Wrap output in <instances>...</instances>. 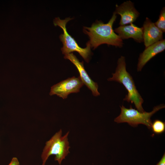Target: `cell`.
I'll return each mask as SVG.
<instances>
[{"mask_svg":"<svg viewBox=\"0 0 165 165\" xmlns=\"http://www.w3.org/2000/svg\"><path fill=\"white\" fill-rule=\"evenodd\" d=\"M116 18V14L114 12L107 23L104 24L102 21H97L90 27H84V32L89 37V42L91 47L95 49L103 44L119 48L123 47V40L113 29V24Z\"/></svg>","mask_w":165,"mask_h":165,"instance_id":"cell-1","label":"cell"},{"mask_svg":"<svg viewBox=\"0 0 165 165\" xmlns=\"http://www.w3.org/2000/svg\"><path fill=\"white\" fill-rule=\"evenodd\" d=\"M126 66L125 58L122 56L117 60L115 73H112V76L108 80L122 84L127 91L123 100L134 103L137 110L144 112L145 111L142 106L143 99L136 88L132 77L127 71Z\"/></svg>","mask_w":165,"mask_h":165,"instance_id":"cell-2","label":"cell"},{"mask_svg":"<svg viewBox=\"0 0 165 165\" xmlns=\"http://www.w3.org/2000/svg\"><path fill=\"white\" fill-rule=\"evenodd\" d=\"M69 133L68 131L62 136V131L60 129L46 142L41 155L42 165H45L49 157L52 155L55 156V160L61 164L62 161L70 153V146L68 138Z\"/></svg>","mask_w":165,"mask_h":165,"instance_id":"cell-3","label":"cell"},{"mask_svg":"<svg viewBox=\"0 0 165 165\" xmlns=\"http://www.w3.org/2000/svg\"><path fill=\"white\" fill-rule=\"evenodd\" d=\"M120 107V113L115 118V122L118 123H127L133 127H136L139 124H143L150 129L152 124L151 117L156 112L164 108L165 105L164 104H160L155 106L150 112H140L133 108L131 105L129 108H126L123 105Z\"/></svg>","mask_w":165,"mask_h":165,"instance_id":"cell-4","label":"cell"},{"mask_svg":"<svg viewBox=\"0 0 165 165\" xmlns=\"http://www.w3.org/2000/svg\"><path fill=\"white\" fill-rule=\"evenodd\" d=\"M71 19L70 18H67L64 20H61L59 17H57L53 21L54 25L59 26L63 31V33L60 36V40L63 44V46L61 49L62 53L65 55L74 51L77 52L87 62H88L91 53L90 44L88 42L86 44V47L82 48L78 45L74 39L69 34L67 30L66 24Z\"/></svg>","mask_w":165,"mask_h":165,"instance_id":"cell-5","label":"cell"},{"mask_svg":"<svg viewBox=\"0 0 165 165\" xmlns=\"http://www.w3.org/2000/svg\"><path fill=\"white\" fill-rule=\"evenodd\" d=\"M83 85L79 76L69 78L52 86L50 94L56 95L65 99L70 94L79 92L80 89Z\"/></svg>","mask_w":165,"mask_h":165,"instance_id":"cell-6","label":"cell"},{"mask_svg":"<svg viewBox=\"0 0 165 165\" xmlns=\"http://www.w3.org/2000/svg\"><path fill=\"white\" fill-rule=\"evenodd\" d=\"M114 12L121 16L119 24L120 26L133 23L140 15L134 3L130 0L124 2L120 5L116 4Z\"/></svg>","mask_w":165,"mask_h":165,"instance_id":"cell-7","label":"cell"},{"mask_svg":"<svg viewBox=\"0 0 165 165\" xmlns=\"http://www.w3.org/2000/svg\"><path fill=\"white\" fill-rule=\"evenodd\" d=\"M64 58L69 60L76 67L81 80L84 84L91 91L92 94L96 97L100 95L98 84L94 82L88 75L84 68L83 62H80L76 57L72 53L64 55Z\"/></svg>","mask_w":165,"mask_h":165,"instance_id":"cell-8","label":"cell"},{"mask_svg":"<svg viewBox=\"0 0 165 165\" xmlns=\"http://www.w3.org/2000/svg\"><path fill=\"white\" fill-rule=\"evenodd\" d=\"M142 28L145 48L163 39V33L149 18H146Z\"/></svg>","mask_w":165,"mask_h":165,"instance_id":"cell-9","label":"cell"},{"mask_svg":"<svg viewBox=\"0 0 165 165\" xmlns=\"http://www.w3.org/2000/svg\"><path fill=\"white\" fill-rule=\"evenodd\" d=\"M165 49V40L158 41L145 48L139 56L137 65V71L140 72L146 64L158 54Z\"/></svg>","mask_w":165,"mask_h":165,"instance_id":"cell-10","label":"cell"},{"mask_svg":"<svg viewBox=\"0 0 165 165\" xmlns=\"http://www.w3.org/2000/svg\"><path fill=\"white\" fill-rule=\"evenodd\" d=\"M114 31L122 40L131 38L137 42H143L142 27H139L133 23L120 26Z\"/></svg>","mask_w":165,"mask_h":165,"instance_id":"cell-11","label":"cell"},{"mask_svg":"<svg viewBox=\"0 0 165 165\" xmlns=\"http://www.w3.org/2000/svg\"><path fill=\"white\" fill-rule=\"evenodd\" d=\"M151 127L154 133L161 134L165 131V123L160 120L156 119L152 123Z\"/></svg>","mask_w":165,"mask_h":165,"instance_id":"cell-12","label":"cell"},{"mask_svg":"<svg viewBox=\"0 0 165 165\" xmlns=\"http://www.w3.org/2000/svg\"><path fill=\"white\" fill-rule=\"evenodd\" d=\"M156 26L163 33L165 32V8L163 7L160 11L157 20L154 23Z\"/></svg>","mask_w":165,"mask_h":165,"instance_id":"cell-13","label":"cell"},{"mask_svg":"<svg viewBox=\"0 0 165 165\" xmlns=\"http://www.w3.org/2000/svg\"><path fill=\"white\" fill-rule=\"evenodd\" d=\"M8 165H20V163L17 158L13 157Z\"/></svg>","mask_w":165,"mask_h":165,"instance_id":"cell-14","label":"cell"},{"mask_svg":"<svg viewBox=\"0 0 165 165\" xmlns=\"http://www.w3.org/2000/svg\"><path fill=\"white\" fill-rule=\"evenodd\" d=\"M156 165H165V153L159 162Z\"/></svg>","mask_w":165,"mask_h":165,"instance_id":"cell-15","label":"cell"}]
</instances>
